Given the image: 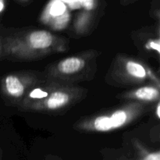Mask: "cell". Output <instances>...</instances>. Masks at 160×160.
Listing matches in <instances>:
<instances>
[{
    "instance_id": "6da1fadb",
    "label": "cell",
    "mask_w": 160,
    "mask_h": 160,
    "mask_svg": "<svg viewBox=\"0 0 160 160\" xmlns=\"http://www.w3.org/2000/svg\"><path fill=\"white\" fill-rule=\"evenodd\" d=\"M68 41L46 30H31L2 40V57L35 59L66 52Z\"/></svg>"
},
{
    "instance_id": "7a4b0ae2",
    "label": "cell",
    "mask_w": 160,
    "mask_h": 160,
    "mask_svg": "<svg viewBox=\"0 0 160 160\" xmlns=\"http://www.w3.org/2000/svg\"><path fill=\"white\" fill-rule=\"evenodd\" d=\"M85 92L79 86L49 80L33 88L18 106L34 112H59L78 102Z\"/></svg>"
},
{
    "instance_id": "3957f363",
    "label": "cell",
    "mask_w": 160,
    "mask_h": 160,
    "mask_svg": "<svg viewBox=\"0 0 160 160\" xmlns=\"http://www.w3.org/2000/svg\"><path fill=\"white\" fill-rule=\"evenodd\" d=\"M145 110V103L130 102L111 112L84 119L77 123L74 128L84 132H109L131 123L140 117Z\"/></svg>"
},
{
    "instance_id": "277c9868",
    "label": "cell",
    "mask_w": 160,
    "mask_h": 160,
    "mask_svg": "<svg viewBox=\"0 0 160 160\" xmlns=\"http://www.w3.org/2000/svg\"><path fill=\"white\" fill-rule=\"evenodd\" d=\"M96 57V52L88 50L64 58L47 68L46 75L50 80L64 82L85 79L92 71V64L95 63Z\"/></svg>"
},
{
    "instance_id": "5b68a950",
    "label": "cell",
    "mask_w": 160,
    "mask_h": 160,
    "mask_svg": "<svg viewBox=\"0 0 160 160\" xmlns=\"http://www.w3.org/2000/svg\"><path fill=\"white\" fill-rule=\"evenodd\" d=\"M111 77L116 81L122 84L148 83V84L160 87L159 77L148 64L128 56H117L112 67Z\"/></svg>"
},
{
    "instance_id": "8992f818",
    "label": "cell",
    "mask_w": 160,
    "mask_h": 160,
    "mask_svg": "<svg viewBox=\"0 0 160 160\" xmlns=\"http://www.w3.org/2000/svg\"><path fill=\"white\" fill-rule=\"evenodd\" d=\"M41 83L35 73L30 72H16L6 75L1 81L3 95L13 103H19L27 94Z\"/></svg>"
},
{
    "instance_id": "52a82bcc",
    "label": "cell",
    "mask_w": 160,
    "mask_h": 160,
    "mask_svg": "<svg viewBox=\"0 0 160 160\" xmlns=\"http://www.w3.org/2000/svg\"><path fill=\"white\" fill-rule=\"evenodd\" d=\"M41 20L53 29H62L70 20V12L61 0H51L42 12Z\"/></svg>"
},
{
    "instance_id": "ba28073f",
    "label": "cell",
    "mask_w": 160,
    "mask_h": 160,
    "mask_svg": "<svg viewBox=\"0 0 160 160\" xmlns=\"http://www.w3.org/2000/svg\"><path fill=\"white\" fill-rule=\"evenodd\" d=\"M159 87L154 84H147L129 91L122 95L124 99L139 102H159Z\"/></svg>"
},
{
    "instance_id": "9c48e42d",
    "label": "cell",
    "mask_w": 160,
    "mask_h": 160,
    "mask_svg": "<svg viewBox=\"0 0 160 160\" xmlns=\"http://www.w3.org/2000/svg\"><path fill=\"white\" fill-rule=\"evenodd\" d=\"M95 12L81 10L74 20V30L78 34H84L92 25Z\"/></svg>"
},
{
    "instance_id": "30bf717a",
    "label": "cell",
    "mask_w": 160,
    "mask_h": 160,
    "mask_svg": "<svg viewBox=\"0 0 160 160\" xmlns=\"http://www.w3.org/2000/svg\"><path fill=\"white\" fill-rule=\"evenodd\" d=\"M138 152V160H160V152L149 151L144 148L138 142L134 143Z\"/></svg>"
},
{
    "instance_id": "8fae6325",
    "label": "cell",
    "mask_w": 160,
    "mask_h": 160,
    "mask_svg": "<svg viewBox=\"0 0 160 160\" xmlns=\"http://www.w3.org/2000/svg\"><path fill=\"white\" fill-rule=\"evenodd\" d=\"M145 47L147 50L150 51L156 52L157 55H159L160 53V42L159 36L154 38L148 39L145 44Z\"/></svg>"
},
{
    "instance_id": "7c38bea8",
    "label": "cell",
    "mask_w": 160,
    "mask_h": 160,
    "mask_svg": "<svg viewBox=\"0 0 160 160\" xmlns=\"http://www.w3.org/2000/svg\"><path fill=\"white\" fill-rule=\"evenodd\" d=\"M83 10L95 12L98 6V0H81Z\"/></svg>"
},
{
    "instance_id": "4fadbf2b",
    "label": "cell",
    "mask_w": 160,
    "mask_h": 160,
    "mask_svg": "<svg viewBox=\"0 0 160 160\" xmlns=\"http://www.w3.org/2000/svg\"><path fill=\"white\" fill-rule=\"evenodd\" d=\"M138 1H139V0H120V3L123 6H127V5L132 4V3L136 2Z\"/></svg>"
},
{
    "instance_id": "5bb4252c",
    "label": "cell",
    "mask_w": 160,
    "mask_h": 160,
    "mask_svg": "<svg viewBox=\"0 0 160 160\" xmlns=\"http://www.w3.org/2000/svg\"><path fill=\"white\" fill-rule=\"evenodd\" d=\"M156 116H157L158 119L160 118V114H159V102H157V106H156Z\"/></svg>"
},
{
    "instance_id": "9a60e30c",
    "label": "cell",
    "mask_w": 160,
    "mask_h": 160,
    "mask_svg": "<svg viewBox=\"0 0 160 160\" xmlns=\"http://www.w3.org/2000/svg\"><path fill=\"white\" fill-rule=\"evenodd\" d=\"M4 8V0H0V12H2Z\"/></svg>"
},
{
    "instance_id": "2e32d148",
    "label": "cell",
    "mask_w": 160,
    "mask_h": 160,
    "mask_svg": "<svg viewBox=\"0 0 160 160\" xmlns=\"http://www.w3.org/2000/svg\"><path fill=\"white\" fill-rule=\"evenodd\" d=\"M2 41L0 38V58H2Z\"/></svg>"
},
{
    "instance_id": "e0dca14e",
    "label": "cell",
    "mask_w": 160,
    "mask_h": 160,
    "mask_svg": "<svg viewBox=\"0 0 160 160\" xmlns=\"http://www.w3.org/2000/svg\"><path fill=\"white\" fill-rule=\"evenodd\" d=\"M48 160H62L61 159H59L57 157H54V156H51V157L48 158Z\"/></svg>"
},
{
    "instance_id": "ac0fdd59",
    "label": "cell",
    "mask_w": 160,
    "mask_h": 160,
    "mask_svg": "<svg viewBox=\"0 0 160 160\" xmlns=\"http://www.w3.org/2000/svg\"><path fill=\"white\" fill-rule=\"evenodd\" d=\"M17 1L20 2H21V3H27V2H28L31 1V0H17Z\"/></svg>"
}]
</instances>
